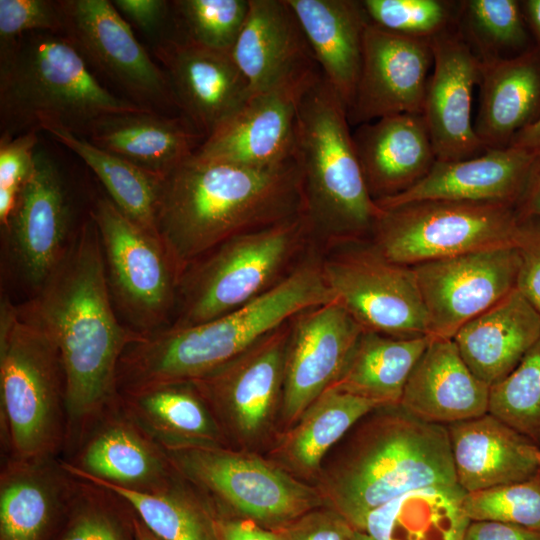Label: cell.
I'll return each mask as SVG.
<instances>
[{"label": "cell", "mask_w": 540, "mask_h": 540, "mask_svg": "<svg viewBox=\"0 0 540 540\" xmlns=\"http://www.w3.org/2000/svg\"><path fill=\"white\" fill-rule=\"evenodd\" d=\"M26 305L48 331L60 355L67 417L62 456H67L118 400L120 358L141 336L116 312L98 228L90 213L75 229L59 264Z\"/></svg>", "instance_id": "1"}, {"label": "cell", "mask_w": 540, "mask_h": 540, "mask_svg": "<svg viewBox=\"0 0 540 540\" xmlns=\"http://www.w3.org/2000/svg\"><path fill=\"white\" fill-rule=\"evenodd\" d=\"M303 209L296 158L256 168L193 154L162 179L157 230L180 278L224 241Z\"/></svg>", "instance_id": "2"}, {"label": "cell", "mask_w": 540, "mask_h": 540, "mask_svg": "<svg viewBox=\"0 0 540 540\" xmlns=\"http://www.w3.org/2000/svg\"><path fill=\"white\" fill-rule=\"evenodd\" d=\"M333 300L321 261L307 259L268 291L223 316L141 335L120 358L118 391L200 379L236 359L299 313Z\"/></svg>", "instance_id": "3"}, {"label": "cell", "mask_w": 540, "mask_h": 540, "mask_svg": "<svg viewBox=\"0 0 540 540\" xmlns=\"http://www.w3.org/2000/svg\"><path fill=\"white\" fill-rule=\"evenodd\" d=\"M331 472V509L359 530L373 510L411 490L458 485L446 426L399 405L380 406L358 423Z\"/></svg>", "instance_id": "4"}, {"label": "cell", "mask_w": 540, "mask_h": 540, "mask_svg": "<svg viewBox=\"0 0 540 540\" xmlns=\"http://www.w3.org/2000/svg\"><path fill=\"white\" fill-rule=\"evenodd\" d=\"M146 111L105 88L62 35L29 32L0 51V138L45 125L82 137L103 117Z\"/></svg>", "instance_id": "5"}, {"label": "cell", "mask_w": 540, "mask_h": 540, "mask_svg": "<svg viewBox=\"0 0 540 540\" xmlns=\"http://www.w3.org/2000/svg\"><path fill=\"white\" fill-rule=\"evenodd\" d=\"M349 126L344 103L320 72L299 101L295 158L311 233L337 242L371 233L382 213L367 188Z\"/></svg>", "instance_id": "6"}, {"label": "cell", "mask_w": 540, "mask_h": 540, "mask_svg": "<svg viewBox=\"0 0 540 540\" xmlns=\"http://www.w3.org/2000/svg\"><path fill=\"white\" fill-rule=\"evenodd\" d=\"M0 418L5 458L63 455L67 417L58 348L26 303H0Z\"/></svg>", "instance_id": "7"}, {"label": "cell", "mask_w": 540, "mask_h": 540, "mask_svg": "<svg viewBox=\"0 0 540 540\" xmlns=\"http://www.w3.org/2000/svg\"><path fill=\"white\" fill-rule=\"evenodd\" d=\"M311 235L300 213L224 241L182 272L169 326L198 325L259 297L292 270L286 272Z\"/></svg>", "instance_id": "8"}, {"label": "cell", "mask_w": 540, "mask_h": 540, "mask_svg": "<svg viewBox=\"0 0 540 540\" xmlns=\"http://www.w3.org/2000/svg\"><path fill=\"white\" fill-rule=\"evenodd\" d=\"M518 223L515 208L503 204L411 202L382 209L372 247L388 261L412 267L514 245Z\"/></svg>", "instance_id": "9"}, {"label": "cell", "mask_w": 540, "mask_h": 540, "mask_svg": "<svg viewBox=\"0 0 540 540\" xmlns=\"http://www.w3.org/2000/svg\"><path fill=\"white\" fill-rule=\"evenodd\" d=\"M101 241L109 292L121 321L147 335L168 327L177 301L179 273L160 236L100 196L89 211Z\"/></svg>", "instance_id": "10"}, {"label": "cell", "mask_w": 540, "mask_h": 540, "mask_svg": "<svg viewBox=\"0 0 540 540\" xmlns=\"http://www.w3.org/2000/svg\"><path fill=\"white\" fill-rule=\"evenodd\" d=\"M177 472L207 493L217 511L281 530L315 510L320 497L308 486L263 460L224 446L166 451Z\"/></svg>", "instance_id": "11"}, {"label": "cell", "mask_w": 540, "mask_h": 540, "mask_svg": "<svg viewBox=\"0 0 540 540\" xmlns=\"http://www.w3.org/2000/svg\"><path fill=\"white\" fill-rule=\"evenodd\" d=\"M61 35L134 104L162 114L179 110L164 69L149 56L108 0H58ZM180 111V110H179Z\"/></svg>", "instance_id": "12"}, {"label": "cell", "mask_w": 540, "mask_h": 540, "mask_svg": "<svg viewBox=\"0 0 540 540\" xmlns=\"http://www.w3.org/2000/svg\"><path fill=\"white\" fill-rule=\"evenodd\" d=\"M335 300L366 331L397 338L430 337L413 267L392 263L372 246L321 261Z\"/></svg>", "instance_id": "13"}, {"label": "cell", "mask_w": 540, "mask_h": 540, "mask_svg": "<svg viewBox=\"0 0 540 540\" xmlns=\"http://www.w3.org/2000/svg\"><path fill=\"white\" fill-rule=\"evenodd\" d=\"M69 188L55 156L37 147L34 168L2 229L11 262L34 293L61 261L75 231Z\"/></svg>", "instance_id": "14"}, {"label": "cell", "mask_w": 540, "mask_h": 540, "mask_svg": "<svg viewBox=\"0 0 540 540\" xmlns=\"http://www.w3.org/2000/svg\"><path fill=\"white\" fill-rule=\"evenodd\" d=\"M320 72L312 60L270 88L251 95L194 154L256 168L279 166L294 159L299 101Z\"/></svg>", "instance_id": "15"}, {"label": "cell", "mask_w": 540, "mask_h": 540, "mask_svg": "<svg viewBox=\"0 0 540 540\" xmlns=\"http://www.w3.org/2000/svg\"><path fill=\"white\" fill-rule=\"evenodd\" d=\"M431 338L453 339L468 321L516 288L515 245L470 252L412 266Z\"/></svg>", "instance_id": "16"}, {"label": "cell", "mask_w": 540, "mask_h": 540, "mask_svg": "<svg viewBox=\"0 0 540 540\" xmlns=\"http://www.w3.org/2000/svg\"><path fill=\"white\" fill-rule=\"evenodd\" d=\"M364 331L337 300L290 321L281 396L286 419H299L337 382Z\"/></svg>", "instance_id": "17"}, {"label": "cell", "mask_w": 540, "mask_h": 540, "mask_svg": "<svg viewBox=\"0 0 540 540\" xmlns=\"http://www.w3.org/2000/svg\"><path fill=\"white\" fill-rule=\"evenodd\" d=\"M432 66L429 39L389 32L369 21L355 96L347 111L350 125L422 114Z\"/></svg>", "instance_id": "18"}, {"label": "cell", "mask_w": 540, "mask_h": 540, "mask_svg": "<svg viewBox=\"0 0 540 540\" xmlns=\"http://www.w3.org/2000/svg\"><path fill=\"white\" fill-rule=\"evenodd\" d=\"M61 461L78 478L134 491L154 492L179 476L166 451L125 412L119 397Z\"/></svg>", "instance_id": "19"}, {"label": "cell", "mask_w": 540, "mask_h": 540, "mask_svg": "<svg viewBox=\"0 0 540 540\" xmlns=\"http://www.w3.org/2000/svg\"><path fill=\"white\" fill-rule=\"evenodd\" d=\"M432 72L427 83L423 118L438 161L478 156L486 148L472 123V95L480 81L481 61L455 28L432 39Z\"/></svg>", "instance_id": "20"}, {"label": "cell", "mask_w": 540, "mask_h": 540, "mask_svg": "<svg viewBox=\"0 0 540 540\" xmlns=\"http://www.w3.org/2000/svg\"><path fill=\"white\" fill-rule=\"evenodd\" d=\"M290 321L236 359L192 381L222 430L229 427L242 436H253L266 424L282 396Z\"/></svg>", "instance_id": "21"}, {"label": "cell", "mask_w": 540, "mask_h": 540, "mask_svg": "<svg viewBox=\"0 0 540 540\" xmlns=\"http://www.w3.org/2000/svg\"><path fill=\"white\" fill-rule=\"evenodd\" d=\"M153 53L168 76L179 110L205 138L251 96L231 53L174 36L156 42Z\"/></svg>", "instance_id": "22"}, {"label": "cell", "mask_w": 540, "mask_h": 540, "mask_svg": "<svg viewBox=\"0 0 540 540\" xmlns=\"http://www.w3.org/2000/svg\"><path fill=\"white\" fill-rule=\"evenodd\" d=\"M536 157L529 150L507 146L463 160H437L417 184L376 204L388 209L411 202L445 200L515 208Z\"/></svg>", "instance_id": "23"}, {"label": "cell", "mask_w": 540, "mask_h": 540, "mask_svg": "<svg viewBox=\"0 0 540 540\" xmlns=\"http://www.w3.org/2000/svg\"><path fill=\"white\" fill-rule=\"evenodd\" d=\"M76 481L60 457L4 458L0 472V540H53Z\"/></svg>", "instance_id": "24"}, {"label": "cell", "mask_w": 540, "mask_h": 540, "mask_svg": "<svg viewBox=\"0 0 540 540\" xmlns=\"http://www.w3.org/2000/svg\"><path fill=\"white\" fill-rule=\"evenodd\" d=\"M458 485L473 493L540 472V446L489 412L446 426Z\"/></svg>", "instance_id": "25"}, {"label": "cell", "mask_w": 540, "mask_h": 540, "mask_svg": "<svg viewBox=\"0 0 540 540\" xmlns=\"http://www.w3.org/2000/svg\"><path fill=\"white\" fill-rule=\"evenodd\" d=\"M352 138L375 202L407 191L437 161L422 114H397L361 124Z\"/></svg>", "instance_id": "26"}, {"label": "cell", "mask_w": 540, "mask_h": 540, "mask_svg": "<svg viewBox=\"0 0 540 540\" xmlns=\"http://www.w3.org/2000/svg\"><path fill=\"white\" fill-rule=\"evenodd\" d=\"M489 395L490 386L470 370L453 339L431 338L400 405L423 421L447 426L488 413Z\"/></svg>", "instance_id": "27"}, {"label": "cell", "mask_w": 540, "mask_h": 540, "mask_svg": "<svg viewBox=\"0 0 540 540\" xmlns=\"http://www.w3.org/2000/svg\"><path fill=\"white\" fill-rule=\"evenodd\" d=\"M323 77L350 108L361 71L369 19L361 1L286 0Z\"/></svg>", "instance_id": "28"}, {"label": "cell", "mask_w": 540, "mask_h": 540, "mask_svg": "<svg viewBox=\"0 0 540 540\" xmlns=\"http://www.w3.org/2000/svg\"><path fill=\"white\" fill-rule=\"evenodd\" d=\"M82 137L160 178L192 156L205 140L185 116L155 111L103 117Z\"/></svg>", "instance_id": "29"}, {"label": "cell", "mask_w": 540, "mask_h": 540, "mask_svg": "<svg viewBox=\"0 0 540 540\" xmlns=\"http://www.w3.org/2000/svg\"><path fill=\"white\" fill-rule=\"evenodd\" d=\"M540 338V314L515 288L454 335L470 370L490 387L505 378Z\"/></svg>", "instance_id": "30"}, {"label": "cell", "mask_w": 540, "mask_h": 540, "mask_svg": "<svg viewBox=\"0 0 540 540\" xmlns=\"http://www.w3.org/2000/svg\"><path fill=\"white\" fill-rule=\"evenodd\" d=\"M231 56L251 95L314 60L286 0H249L248 14Z\"/></svg>", "instance_id": "31"}, {"label": "cell", "mask_w": 540, "mask_h": 540, "mask_svg": "<svg viewBox=\"0 0 540 540\" xmlns=\"http://www.w3.org/2000/svg\"><path fill=\"white\" fill-rule=\"evenodd\" d=\"M480 99L474 131L486 148L509 146L513 137L540 118V53L481 62Z\"/></svg>", "instance_id": "32"}, {"label": "cell", "mask_w": 540, "mask_h": 540, "mask_svg": "<svg viewBox=\"0 0 540 540\" xmlns=\"http://www.w3.org/2000/svg\"><path fill=\"white\" fill-rule=\"evenodd\" d=\"M119 401L125 412L165 451L224 446L223 430L192 381L120 392Z\"/></svg>", "instance_id": "33"}, {"label": "cell", "mask_w": 540, "mask_h": 540, "mask_svg": "<svg viewBox=\"0 0 540 540\" xmlns=\"http://www.w3.org/2000/svg\"><path fill=\"white\" fill-rule=\"evenodd\" d=\"M459 485L406 492L371 511L359 531L376 540H462L470 519Z\"/></svg>", "instance_id": "34"}, {"label": "cell", "mask_w": 540, "mask_h": 540, "mask_svg": "<svg viewBox=\"0 0 540 540\" xmlns=\"http://www.w3.org/2000/svg\"><path fill=\"white\" fill-rule=\"evenodd\" d=\"M430 340L429 336L397 338L365 330L333 386L382 406L399 405Z\"/></svg>", "instance_id": "35"}, {"label": "cell", "mask_w": 540, "mask_h": 540, "mask_svg": "<svg viewBox=\"0 0 540 540\" xmlns=\"http://www.w3.org/2000/svg\"><path fill=\"white\" fill-rule=\"evenodd\" d=\"M41 130L75 153L94 172L109 198L132 221L158 235L157 211L162 179L58 126Z\"/></svg>", "instance_id": "36"}, {"label": "cell", "mask_w": 540, "mask_h": 540, "mask_svg": "<svg viewBox=\"0 0 540 540\" xmlns=\"http://www.w3.org/2000/svg\"><path fill=\"white\" fill-rule=\"evenodd\" d=\"M80 479L119 495L141 522L162 540H219L216 507L207 497L197 496L180 474L169 485L154 492L124 489L95 479Z\"/></svg>", "instance_id": "37"}, {"label": "cell", "mask_w": 540, "mask_h": 540, "mask_svg": "<svg viewBox=\"0 0 540 540\" xmlns=\"http://www.w3.org/2000/svg\"><path fill=\"white\" fill-rule=\"evenodd\" d=\"M379 403L335 386L325 390L302 414L285 450L299 468L313 470L328 450Z\"/></svg>", "instance_id": "38"}, {"label": "cell", "mask_w": 540, "mask_h": 540, "mask_svg": "<svg viewBox=\"0 0 540 540\" xmlns=\"http://www.w3.org/2000/svg\"><path fill=\"white\" fill-rule=\"evenodd\" d=\"M455 30L481 62L513 57L524 49L528 34L515 0H463Z\"/></svg>", "instance_id": "39"}, {"label": "cell", "mask_w": 540, "mask_h": 540, "mask_svg": "<svg viewBox=\"0 0 540 540\" xmlns=\"http://www.w3.org/2000/svg\"><path fill=\"white\" fill-rule=\"evenodd\" d=\"M53 540H137L135 512L113 491L77 478Z\"/></svg>", "instance_id": "40"}, {"label": "cell", "mask_w": 540, "mask_h": 540, "mask_svg": "<svg viewBox=\"0 0 540 540\" xmlns=\"http://www.w3.org/2000/svg\"><path fill=\"white\" fill-rule=\"evenodd\" d=\"M172 36L231 53L246 20L249 0L171 1Z\"/></svg>", "instance_id": "41"}, {"label": "cell", "mask_w": 540, "mask_h": 540, "mask_svg": "<svg viewBox=\"0 0 540 540\" xmlns=\"http://www.w3.org/2000/svg\"><path fill=\"white\" fill-rule=\"evenodd\" d=\"M488 412L540 446V338L490 387Z\"/></svg>", "instance_id": "42"}, {"label": "cell", "mask_w": 540, "mask_h": 540, "mask_svg": "<svg viewBox=\"0 0 540 540\" xmlns=\"http://www.w3.org/2000/svg\"><path fill=\"white\" fill-rule=\"evenodd\" d=\"M369 21L389 32L420 39L455 28L460 1L363 0Z\"/></svg>", "instance_id": "43"}, {"label": "cell", "mask_w": 540, "mask_h": 540, "mask_svg": "<svg viewBox=\"0 0 540 540\" xmlns=\"http://www.w3.org/2000/svg\"><path fill=\"white\" fill-rule=\"evenodd\" d=\"M463 505L471 521H498L540 531V472L523 481L466 493Z\"/></svg>", "instance_id": "44"}, {"label": "cell", "mask_w": 540, "mask_h": 540, "mask_svg": "<svg viewBox=\"0 0 540 540\" xmlns=\"http://www.w3.org/2000/svg\"><path fill=\"white\" fill-rule=\"evenodd\" d=\"M62 30L58 0H0V51L26 33L61 35Z\"/></svg>", "instance_id": "45"}, {"label": "cell", "mask_w": 540, "mask_h": 540, "mask_svg": "<svg viewBox=\"0 0 540 540\" xmlns=\"http://www.w3.org/2000/svg\"><path fill=\"white\" fill-rule=\"evenodd\" d=\"M514 245L520 257L517 290L540 314V218L519 220Z\"/></svg>", "instance_id": "46"}, {"label": "cell", "mask_w": 540, "mask_h": 540, "mask_svg": "<svg viewBox=\"0 0 540 540\" xmlns=\"http://www.w3.org/2000/svg\"><path fill=\"white\" fill-rule=\"evenodd\" d=\"M37 132L0 138V191L18 194L31 175L39 142Z\"/></svg>", "instance_id": "47"}, {"label": "cell", "mask_w": 540, "mask_h": 540, "mask_svg": "<svg viewBox=\"0 0 540 540\" xmlns=\"http://www.w3.org/2000/svg\"><path fill=\"white\" fill-rule=\"evenodd\" d=\"M354 528L333 509L313 510L279 531L285 540H351Z\"/></svg>", "instance_id": "48"}, {"label": "cell", "mask_w": 540, "mask_h": 540, "mask_svg": "<svg viewBox=\"0 0 540 540\" xmlns=\"http://www.w3.org/2000/svg\"><path fill=\"white\" fill-rule=\"evenodd\" d=\"M118 12L129 19L148 36L164 38L167 22L172 20L171 1L165 0H114ZM155 42V43H156Z\"/></svg>", "instance_id": "49"}, {"label": "cell", "mask_w": 540, "mask_h": 540, "mask_svg": "<svg viewBox=\"0 0 540 540\" xmlns=\"http://www.w3.org/2000/svg\"><path fill=\"white\" fill-rule=\"evenodd\" d=\"M462 540H540V531L498 521H470Z\"/></svg>", "instance_id": "50"}, {"label": "cell", "mask_w": 540, "mask_h": 540, "mask_svg": "<svg viewBox=\"0 0 540 540\" xmlns=\"http://www.w3.org/2000/svg\"><path fill=\"white\" fill-rule=\"evenodd\" d=\"M216 529L219 540H285L279 531L220 512L216 519Z\"/></svg>", "instance_id": "51"}, {"label": "cell", "mask_w": 540, "mask_h": 540, "mask_svg": "<svg viewBox=\"0 0 540 540\" xmlns=\"http://www.w3.org/2000/svg\"><path fill=\"white\" fill-rule=\"evenodd\" d=\"M518 220L540 217V154L531 168L521 197L515 205Z\"/></svg>", "instance_id": "52"}, {"label": "cell", "mask_w": 540, "mask_h": 540, "mask_svg": "<svg viewBox=\"0 0 540 540\" xmlns=\"http://www.w3.org/2000/svg\"><path fill=\"white\" fill-rule=\"evenodd\" d=\"M509 146L519 147L540 154V118L517 133Z\"/></svg>", "instance_id": "53"}, {"label": "cell", "mask_w": 540, "mask_h": 540, "mask_svg": "<svg viewBox=\"0 0 540 540\" xmlns=\"http://www.w3.org/2000/svg\"><path fill=\"white\" fill-rule=\"evenodd\" d=\"M523 3L524 10L531 24L540 36V0H528Z\"/></svg>", "instance_id": "54"}, {"label": "cell", "mask_w": 540, "mask_h": 540, "mask_svg": "<svg viewBox=\"0 0 540 540\" xmlns=\"http://www.w3.org/2000/svg\"><path fill=\"white\" fill-rule=\"evenodd\" d=\"M135 529L137 540H162L153 534L138 518L135 513Z\"/></svg>", "instance_id": "55"}, {"label": "cell", "mask_w": 540, "mask_h": 540, "mask_svg": "<svg viewBox=\"0 0 540 540\" xmlns=\"http://www.w3.org/2000/svg\"><path fill=\"white\" fill-rule=\"evenodd\" d=\"M351 540H376L365 532L354 530Z\"/></svg>", "instance_id": "56"}, {"label": "cell", "mask_w": 540, "mask_h": 540, "mask_svg": "<svg viewBox=\"0 0 540 540\" xmlns=\"http://www.w3.org/2000/svg\"><path fill=\"white\" fill-rule=\"evenodd\" d=\"M540 218V217H539Z\"/></svg>", "instance_id": "57"}]
</instances>
